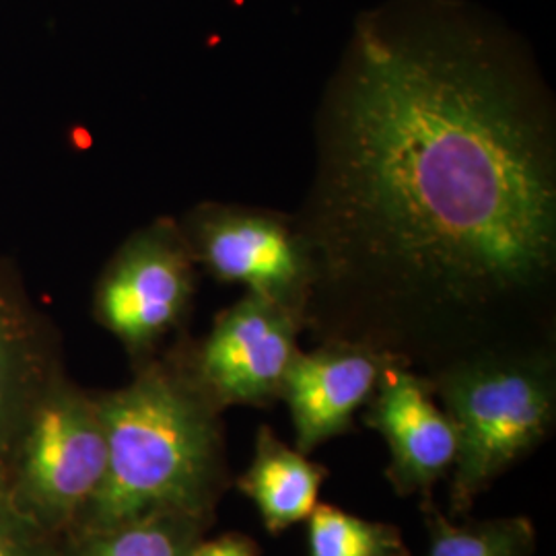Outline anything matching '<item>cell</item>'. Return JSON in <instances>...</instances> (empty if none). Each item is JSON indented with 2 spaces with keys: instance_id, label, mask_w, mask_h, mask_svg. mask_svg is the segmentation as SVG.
<instances>
[{
  "instance_id": "1",
  "label": "cell",
  "mask_w": 556,
  "mask_h": 556,
  "mask_svg": "<svg viewBox=\"0 0 556 556\" xmlns=\"http://www.w3.org/2000/svg\"><path fill=\"white\" fill-rule=\"evenodd\" d=\"M321 285L475 309L556 262L548 101L497 41L450 21L367 20L328 91L299 223Z\"/></svg>"
},
{
  "instance_id": "2",
  "label": "cell",
  "mask_w": 556,
  "mask_h": 556,
  "mask_svg": "<svg viewBox=\"0 0 556 556\" xmlns=\"http://www.w3.org/2000/svg\"><path fill=\"white\" fill-rule=\"evenodd\" d=\"M98 406L105 475L68 538L151 511L213 517L227 475L220 410L190 369L149 365L126 388L98 397Z\"/></svg>"
},
{
  "instance_id": "3",
  "label": "cell",
  "mask_w": 556,
  "mask_h": 556,
  "mask_svg": "<svg viewBox=\"0 0 556 556\" xmlns=\"http://www.w3.org/2000/svg\"><path fill=\"white\" fill-rule=\"evenodd\" d=\"M456 429L452 514L470 511L484 491L548 438L555 369L546 353H484L431 379Z\"/></svg>"
},
{
  "instance_id": "4",
  "label": "cell",
  "mask_w": 556,
  "mask_h": 556,
  "mask_svg": "<svg viewBox=\"0 0 556 556\" xmlns=\"http://www.w3.org/2000/svg\"><path fill=\"white\" fill-rule=\"evenodd\" d=\"M105 462L98 397L46 383L21 425L0 491L41 530L66 540L100 491Z\"/></svg>"
},
{
  "instance_id": "5",
  "label": "cell",
  "mask_w": 556,
  "mask_h": 556,
  "mask_svg": "<svg viewBox=\"0 0 556 556\" xmlns=\"http://www.w3.org/2000/svg\"><path fill=\"white\" fill-rule=\"evenodd\" d=\"M184 238L194 260L220 282L243 285L248 293L307 316L316 268L299 223L250 206L204 204Z\"/></svg>"
},
{
  "instance_id": "6",
  "label": "cell",
  "mask_w": 556,
  "mask_h": 556,
  "mask_svg": "<svg viewBox=\"0 0 556 556\" xmlns=\"http://www.w3.org/2000/svg\"><path fill=\"white\" fill-rule=\"evenodd\" d=\"M303 324L305 318L295 312L248 293L215 319L190 371L219 410L268 408L280 397Z\"/></svg>"
},
{
  "instance_id": "7",
  "label": "cell",
  "mask_w": 556,
  "mask_h": 556,
  "mask_svg": "<svg viewBox=\"0 0 556 556\" xmlns=\"http://www.w3.org/2000/svg\"><path fill=\"white\" fill-rule=\"evenodd\" d=\"M194 256L172 225L147 229L118 254L98 291V318L132 353L151 349L190 307Z\"/></svg>"
},
{
  "instance_id": "8",
  "label": "cell",
  "mask_w": 556,
  "mask_h": 556,
  "mask_svg": "<svg viewBox=\"0 0 556 556\" xmlns=\"http://www.w3.org/2000/svg\"><path fill=\"white\" fill-rule=\"evenodd\" d=\"M431 379L392 361L381 378L363 422L386 439L390 466L386 477L400 497L418 495L420 505L433 501L439 480L454 468L457 438L450 415L435 402Z\"/></svg>"
},
{
  "instance_id": "9",
  "label": "cell",
  "mask_w": 556,
  "mask_h": 556,
  "mask_svg": "<svg viewBox=\"0 0 556 556\" xmlns=\"http://www.w3.org/2000/svg\"><path fill=\"white\" fill-rule=\"evenodd\" d=\"M396 358L404 357L369 340H332L309 353L298 351L278 400L289 406L299 452L309 456L328 439L349 433Z\"/></svg>"
},
{
  "instance_id": "10",
  "label": "cell",
  "mask_w": 556,
  "mask_h": 556,
  "mask_svg": "<svg viewBox=\"0 0 556 556\" xmlns=\"http://www.w3.org/2000/svg\"><path fill=\"white\" fill-rule=\"evenodd\" d=\"M326 477L321 464L289 447L270 427H260L252 464L236 484L258 507L266 532L277 536L312 516Z\"/></svg>"
},
{
  "instance_id": "11",
  "label": "cell",
  "mask_w": 556,
  "mask_h": 556,
  "mask_svg": "<svg viewBox=\"0 0 556 556\" xmlns=\"http://www.w3.org/2000/svg\"><path fill=\"white\" fill-rule=\"evenodd\" d=\"M213 517L151 511L112 528L68 538V556H186Z\"/></svg>"
},
{
  "instance_id": "12",
  "label": "cell",
  "mask_w": 556,
  "mask_h": 556,
  "mask_svg": "<svg viewBox=\"0 0 556 556\" xmlns=\"http://www.w3.org/2000/svg\"><path fill=\"white\" fill-rule=\"evenodd\" d=\"M429 530L427 556H532L536 528L523 516L454 523L433 501L422 503Z\"/></svg>"
},
{
  "instance_id": "13",
  "label": "cell",
  "mask_w": 556,
  "mask_h": 556,
  "mask_svg": "<svg viewBox=\"0 0 556 556\" xmlns=\"http://www.w3.org/2000/svg\"><path fill=\"white\" fill-rule=\"evenodd\" d=\"M40 388L23 324L0 299V480Z\"/></svg>"
},
{
  "instance_id": "14",
  "label": "cell",
  "mask_w": 556,
  "mask_h": 556,
  "mask_svg": "<svg viewBox=\"0 0 556 556\" xmlns=\"http://www.w3.org/2000/svg\"><path fill=\"white\" fill-rule=\"evenodd\" d=\"M305 521L309 556H410L402 532L392 523L319 503Z\"/></svg>"
},
{
  "instance_id": "15",
  "label": "cell",
  "mask_w": 556,
  "mask_h": 556,
  "mask_svg": "<svg viewBox=\"0 0 556 556\" xmlns=\"http://www.w3.org/2000/svg\"><path fill=\"white\" fill-rule=\"evenodd\" d=\"M0 556H68V553L60 538L48 534L23 516L0 491Z\"/></svg>"
},
{
  "instance_id": "16",
  "label": "cell",
  "mask_w": 556,
  "mask_h": 556,
  "mask_svg": "<svg viewBox=\"0 0 556 556\" xmlns=\"http://www.w3.org/2000/svg\"><path fill=\"white\" fill-rule=\"evenodd\" d=\"M186 556H260V548L252 538L229 532L213 540L200 538Z\"/></svg>"
}]
</instances>
